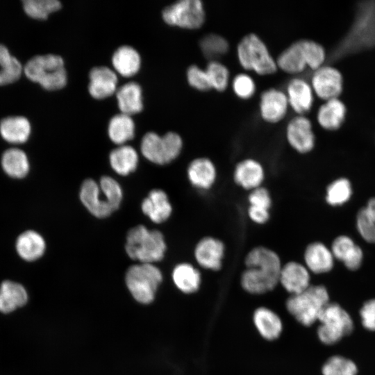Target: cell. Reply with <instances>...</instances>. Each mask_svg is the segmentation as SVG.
Masks as SVG:
<instances>
[{"label":"cell","instance_id":"17","mask_svg":"<svg viewBox=\"0 0 375 375\" xmlns=\"http://www.w3.org/2000/svg\"><path fill=\"white\" fill-rule=\"evenodd\" d=\"M233 178L236 185L251 191L262 186L265 178V168L256 159L244 158L235 166Z\"/></svg>","mask_w":375,"mask_h":375},{"label":"cell","instance_id":"4","mask_svg":"<svg viewBox=\"0 0 375 375\" xmlns=\"http://www.w3.org/2000/svg\"><path fill=\"white\" fill-rule=\"evenodd\" d=\"M236 53L240 66L247 71L266 76L276 73L278 69L276 58L262 39L254 33H248L240 39Z\"/></svg>","mask_w":375,"mask_h":375},{"label":"cell","instance_id":"25","mask_svg":"<svg viewBox=\"0 0 375 375\" xmlns=\"http://www.w3.org/2000/svg\"><path fill=\"white\" fill-rule=\"evenodd\" d=\"M333 258L331 251L319 242L309 244L303 254L305 266L315 274L331 271L333 267Z\"/></svg>","mask_w":375,"mask_h":375},{"label":"cell","instance_id":"42","mask_svg":"<svg viewBox=\"0 0 375 375\" xmlns=\"http://www.w3.org/2000/svg\"><path fill=\"white\" fill-rule=\"evenodd\" d=\"M352 194L349 181L341 178L332 182L326 189V200L331 206H339L347 202Z\"/></svg>","mask_w":375,"mask_h":375},{"label":"cell","instance_id":"33","mask_svg":"<svg viewBox=\"0 0 375 375\" xmlns=\"http://www.w3.org/2000/svg\"><path fill=\"white\" fill-rule=\"evenodd\" d=\"M1 167L4 172L14 178H24L29 172V162L26 154L21 149L11 148L1 156Z\"/></svg>","mask_w":375,"mask_h":375},{"label":"cell","instance_id":"31","mask_svg":"<svg viewBox=\"0 0 375 375\" xmlns=\"http://www.w3.org/2000/svg\"><path fill=\"white\" fill-rule=\"evenodd\" d=\"M118 106L122 113L131 115L142 110V97L140 86L134 82L127 83L116 91Z\"/></svg>","mask_w":375,"mask_h":375},{"label":"cell","instance_id":"19","mask_svg":"<svg viewBox=\"0 0 375 375\" xmlns=\"http://www.w3.org/2000/svg\"><path fill=\"white\" fill-rule=\"evenodd\" d=\"M101 194L99 185L95 181L88 178L83 182L80 190L82 203L96 217L104 218L108 217L113 210Z\"/></svg>","mask_w":375,"mask_h":375},{"label":"cell","instance_id":"21","mask_svg":"<svg viewBox=\"0 0 375 375\" xmlns=\"http://www.w3.org/2000/svg\"><path fill=\"white\" fill-rule=\"evenodd\" d=\"M89 78L88 90L94 99H104L117 90V76L114 71L107 67L92 68Z\"/></svg>","mask_w":375,"mask_h":375},{"label":"cell","instance_id":"10","mask_svg":"<svg viewBox=\"0 0 375 375\" xmlns=\"http://www.w3.org/2000/svg\"><path fill=\"white\" fill-rule=\"evenodd\" d=\"M162 18L171 26L198 29L205 22L206 10L201 0H180L164 8Z\"/></svg>","mask_w":375,"mask_h":375},{"label":"cell","instance_id":"32","mask_svg":"<svg viewBox=\"0 0 375 375\" xmlns=\"http://www.w3.org/2000/svg\"><path fill=\"white\" fill-rule=\"evenodd\" d=\"M140 62L138 52L128 45L119 47L112 58V63L115 70L125 77L135 74L140 67Z\"/></svg>","mask_w":375,"mask_h":375},{"label":"cell","instance_id":"29","mask_svg":"<svg viewBox=\"0 0 375 375\" xmlns=\"http://www.w3.org/2000/svg\"><path fill=\"white\" fill-rule=\"evenodd\" d=\"M29 121L24 117H8L0 122V134L8 142L12 144L24 143L31 134Z\"/></svg>","mask_w":375,"mask_h":375},{"label":"cell","instance_id":"35","mask_svg":"<svg viewBox=\"0 0 375 375\" xmlns=\"http://www.w3.org/2000/svg\"><path fill=\"white\" fill-rule=\"evenodd\" d=\"M135 133L134 122L130 115L120 113L113 116L108 125V135L115 144L122 145L132 140Z\"/></svg>","mask_w":375,"mask_h":375},{"label":"cell","instance_id":"38","mask_svg":"<svg viewBox=\"0 0 375 375\" xmlns=\"http://www.w3.org/2000/svg\"><path fill=\"white\" fill-rule=\"evenodd\" d=\"M200 49L209 60H217L229 50V43L223 36L217 33H208L199 40Z\"/></svg>","mask_w":375,"mask_h":375},{"label":"cell","instance_id":"22","mask_svg":"<svg viewBox=\"0 0 375 375\" xmlns=\"http://www.w3.org/2000/svg\"><path fill=\"white\" fill-rule=\"evenodd\" d=\"M141 208L144 214L156 224L167 220L172 212L168 196L160 189L151 190L143 200Z\"/></svg>","mask_w":375,"mask_h":375},{"label":"cell","instance_id":"3","mask_svg":"<svg viewBox=\"0 0 375 375\" xmlns=\"http://www.w3.org/2000/svg\"><path fill=\"white\" fill-rule=\"evenodd\" d=\"M125 249L131 258L140 263L153 264L163 259L167 244L160 231L138 225L128 232Z\"/></svg>","mask_w":375,"mask_h":375},{"label":"cell","instance_id":"11","mask_svg":"<svg viewBox=\"0 0 375 375\" xmlns=\"http://www.w3.org/2000/svg\"><path fill=\"white\" fill-rule=\"evenodd\" d=\"M310 85L314 94L319 99L324 101L336 99L343 90V77L335 67L323 65L314 71Z\"/></svg>","mask_w":375,"mask_h":375},{"label":"cell","instance_id":"30","mask_svg":"<svg viewBox=\"0 0 375 375\" xmlns=\"http://www.w3.org/2000/svg\"><path fill=\"white\" fill-rule=\"evenodd\" d=\"M278 69L290 74L303 72L307 67L299 40L283 49L276 58Z\"/></svg>","mask_w":375,"mask_h":375},{"label":"cell","instance_id":"46","mask_svg":"<svg viewBox=\"0 0 375 375\" xmlns=\"http://www.w3.org/2000/svg\"><path fill=\"white\" fill-rule=\"evenodd\" d=\"M186 77L188 84L201 92L212 89L208 74L204 69L197 65H191L187 69Z\"/></svg>","mask_w":375,"mask_h":375},{"label":"cell","instance_id":"15","mask_svg":"<svg viewBox=\"0 0 375 375\" xmlns=\"http://www.w3.org/2000/svg\"><path fill=\"white\" fill-rule=\"evenodd\" d=\"M285 92L290 108L297 115H305L311 110L315 94L310 83L305 79L300 77L290 79Z\"/></svg>","mask_w":375,"mask_h":375},{"label":"cell","instance_id":"27","mask_svg":"<svg viewBox=\"0 0 375 375\" xmlns=\"http://www.w3.org/2000/svg\"><path fill=\"white\" fill-rule=\"evenodd\" d=\"M28 293L19 283L6 280L0 285V312L8 314L21 308L28 301Z\"/></svg>","mask_w":375,"mask_h":375},{"label":"cell","instance_id":"44","mask_svg":"<svg viewBox=\"0 0 375 375\" xmlns=\"http://www.w3.org/2000/svg\"><path fill=\"white\" fill-rule=\"evenodd\" d=\"M231 88L234 94L240 99H251L256 90L254 79L247 73H239L231 81Z\"/></svg>","mask_w":375,"mask_h":375},{"label":"cell","instance_id":"28","mask_svg":"<svg viewBox=\"0 0 375 375\" xmlns=\"http://www.w3.org/2000/svg\"><path fill=\"white\" fill-rule=\"evenodd\" d=\"M15 247L18 255L23 260L30 262L42 256L46 249V243L40 233L29 230L18 236Z\"/></svg>","mask_w":375,"mask_h":375},{"label":"cell","instance_id":"23","mask_svg":"<svg viewBox=\"0 0 375 375\" xmlns=\"http://www.w3.org/2000/svg\"><path fill=\"white\" fill-rule=\"evenodd\" d=\"M331 251L333 257L342 262L349 269L356 270L360 267L362 251L349 237H337L332 243Z\"/></svg>","mask_w":375,"mask_h":375},{"label":"cell","instance_id":"8","mask_svg":"<svg viewBox=\"0 0 375 375\" xmlns=\"http://www.w3.org/2000/svg\"><path fill=\"white\" fill-rule=\"evenodd\" d=\"M317 328L319 340L325 344H333L351 333L353 320L348 312L335 303H328L320 312Z\"/></svg>","mask_w":375,"mask_h":375},{"label":"cell","instance_id":"47","mask_svg":"<svg viewBox=\"0 0 375 375\" xmlns=\"http://www.w3.org/2000/svg\"><path fill=\"white\" fill-rule=\"evenodd\" d=\"M249 206L270 210L272 198L269 191L262 185L249 191L247 197Z\"/></svg>","mask_w":375,"mask_h":375},{"label":"cell","instance_id":"6","mask_svg":"<svg viewBox=\"0 0 375 375\" xmlns=\"http://www.w3.org/2000/svg\"><path fill=\"white\" fill-rule=\"evenodd\" d=\"M326 288L323 285H310L304 291L290 295L285 308L294 319L303 326H309L318 320L320 312L329 303Z\"/></svg>","mask_w":375,"mask_h":375},{"label":"cell","instance_id":"2","mask_svg":"<svg viewBox=\"0 0 375 375\" xmlns=\"http://www.w3.org/2000/svg\"><path fill=\"white\" fill-rule=\"evenodd\" d=\"M375 47V1L358 7L352 26L337 48L335 57Z\"/></svg>","mask_w":375,"mask_h":375},{"label":"cell","instance_id":"13","mask_svg":"<svg viewBox=\"0 0 375 375\" xmlns=\"http://www.w3.org/2000/svg\"><path fill=\"white\" fill-rule=\"evenodd\" d=\"M225 252V244L220 239L207 235L196 244L194 257L199 267L215 272L222 267Z\"/></svg>","mask_w":375,"mask_h":375},{"label":"cell","instance_id":"12","mask_svg":"<svg viewBox=\"0 0 375 375\" xmlns=\"http://www.w3.org/2000/svg\"><path fill=\"white\" fill-rule=\"evenodd\" d=\"M285 137L289 145L300 153L312 151L315 136L311 121L306 115H297L288 122Z\"/></svg>","mask_w":375,"mask_h":375},{"label":"cell","instance_id":"41","mask_svg":"<svg viewBox=\"0 0 375 375\" xmlns=\"http://www.w3.org/2000/svg\"><path fill=\"white\" fill-rule=\"evenodd\" d=\"M299 43L308 67L315 71L324 65L326 55L322 44L306 39L299 40Z\"/></svg>","mask_w":375,"mask_h":375},{"label":"cell","instance_id":"39","mask_svg":"<svg viewBox=\"0 0 375 375\" xmlns=\"http://www.w3.org/2000/svg\"><path fill=\"white\" fill-rule=\"evenodd\" d=\"M205 69L212 89L218 92L226 90L230 83V72L224 64L218 60H209Z\"/></svg>","mask_w":375,"mask_h":375},{"label":"cell","instance_id":"37","mask_svg":"<svg viewBox=\"0 0 375 375\" xmlns=\"http://www.w3.org/2000/svg\"><path fill=\"white\" fill-rule=\"evenodd\" d=\"M357 229L368 242L375 243V197L371 198L356 216Z\"/></svg>","mask_w":375,"mask_h":375},{"label":"cell","instance_id":"26","mask_svg":"<svg viewBox=\"0 0 375 375\" xmlns=\"http://www.w3.org/2000/svg\"><path fill=\"white\" fill-rule=\"evenodd\" d=\"M172 277L177 289L187 294L197 292L202 281L199 269L186 262L178 263L174 267Z\"/></svg>","mask_w":375,"mask_h":375},{"label":"cell","instance_id":"48","mask_svg":"<svg viewBox=\"0 0 375 375\" xmlns=\"http://www.w3.org/2000/svg\"><path fill=\"white\" fill-rule=\"evenodd\" d=\"M360 315L363 326L375 331V299L367 301L360 310Z\"/></svg>","mask_w":375,"mask_h":375},{"label":"cell","instance_id":"9","mask_svg":"<svg viewBox=\"0 0 375 375\" xmlns=\"http://www.w3.org/2000/svg\"><path fill=\"white\" fill-rule=\"evenodd\" d=\"M183 145L181 137L175 132H167L162 136L149 132L142 140L141 151L149 161L157 165H166L180 155Z\"/></svg>","mask_w":375,"mask_h":375},{"label":"cell","instance_id":"36","mask_svg":"<svg viewBox=\"0 0 375 375\" xmlns=\"http://www.w3.org/2000/svg\"><path fill=\"white\" fill-rule=\"evenodd\" d=\"M22 71L21 62L11 55L6 47L0 44V85L16 81Z\"/></svg>","mask_w":375,"mask_h":375},{"label":"cell","instance_id":"20","mask_svg":"<svg viewBox=\"0 0 375 375\" xmlns=\"http://www.w3.org/2000/svg\"><path fill=\"white\" fill-rule=\"evenodd\" d=\"M253 322L260 335L268 341L278 339L283 332V324L280 316L265 306L258 307L254 310Z\"/></svg>","mask_w":375,"mask_h":375},{"label":"cell","instance_id":"7","mask_svg":"<svg viewBox=\"0 0 375 375\" xmlns=\"http://www.w3.org/2000/svg\"><path fill=\"white\" fill-rule=\"evenodd\" d=\"M162 281L161 271L151 263L131 266L126 271L125 281L133 297L139 303L148 304L154 299Z\"/></svg>","mask_w":375,"mask_h":375},{"label":"cell","instance_id":"34","mask_svg":"<svg viewBox=\"0 0 375 375\" xmlns=\"http://www.w3.org/2000/svg\"><path fill=\"white\" fill-rule=\"evenodd\" d=\"M109 160L111 167L117 174L126 176L135 170L138 156L132 147L121 145L110 152Z\"/></svg>","mask_w":375,"mask_h":375},{"label":"cell","instance_id":"14","mask_svg":"<svg viewBox=\"0 0 375 375\" xmlns=\"http://www.w3.org/2000/svg\"><path fill=\"white\" fill-rule=\"evenodd\" d=\"M290 108L285 92L278 88H269L260 96L259 113L263 121L276 124L287 115Z\"/></svg>","mask_w":375,"mask_h":375},{"label":"cell","instance_id":"16","mask_svg":"<svg viewBox=\"0 0 375 375\" xmlns=\"http://www.w3.org/2000/svg\"><path fill=\"white\" fill-rule=\"evenodd\" d=\"M187 176L193 188L200 191H208L215 185L217 171L213 161L208 157H197L189 163Z\"/></svg>","mask_w":375,"mask_h":375},{"label":"cell","instance_id":"18","mask_svg":"<svg viewBox=\"0 0 375 375\" xmlns=\"http://www.w3.org/2000/svg\"><path fill=\"white\" fill-rule=\"evenodd\" d=\"M310 271L300 262L291 260L282 265L279 284L290 295L299 294L310 285Z\"/></svg>","mask_w":375,"mask_h":375},{"label":"cell","instance_id":"24","mask_svg":"<svg viewBox=\"0 0 375 375\" xmlns=\"http://www.w3.org/2000/svg\"><path fill=\"white\" fill-rule=\"evenodd\" d=\"M347 107L339 98L325 101L318 109L317 120L319 126L327 131L339 129L345 121Z\"/></svg>","mask_w":375,"mask_h":375},{"label":"cell","instance_id":"40","mask_svg":"<svg viewBox=\"0 0 375 375\" xmlns=\"http://www.w3.org/2000/svg\"><path fill=\"white\" fill-rule=\"evenodd\" d=\"M22 4L24 12L37 19H47L50 13L58 10L62 6L58 0H24Z\"/></svg>","mask_w":375,"mask_h":375},{"label":"cell","instance_id":"5","mask_svg":"<svg viewBox=\"0 0 375 375\" xmlns=\"http://www.w3.org/2000/svg\"><path fill=\"white\" fill-rule=\"evenodd\" d=\"M24 72L28 79L48 90L61 89L67 83L64 61L58 55L35 56L26 63Z\"/></svg>","mask_w":375,"mask_h":375},{"label":"cell","instance_id":"1","mask_svg":"<svg viewBox=\"0 0 375 375\" xmlns=\"http://www.w3.org/2000/svg\"><path fill=\"white\" fill-rule=\"evenodd\" d=\"M245 269L240 276V285L249 294L267 293L279 284L283 264L279 255L265 246L250 249L244 258Z\"/></svg>","mask_w":375,"mask_h":375},{"label":"cell","instance_id":"43","mask_svg":"<svg viewBox=\"0 0 375 375\" xmlns=\"http://www.w3.org/2000/svg\"><path fill=\"white\" fill-rule=\"evenodd\" d=\"M323 375H356V364L351 360L340 356L329 358L322 367Z\"/></svg>","mask_w":375,"mask_h":375},{"label":"cell","instance_id":"49","mask_svg":"<svg viewBox=\"0 0 375 375\" xmlns=\"http://www.w3.org/2000/svg\"><path fill=\"white\" fill-rule=\"evenodd\" d=\"M247 215L250 220L259 225L266 224L270 218V210L249 206Z\"/></svg>","mask_w":375,"mask_h":375},{"label":"cell","instance_id":"45","mask_svg":"<svg viewBox=\"0 0 375 375\" xmlns=\"http://www.w3.org/2000/svg\"><path fill=\"white\" fill-rule=\"evenodd\" d=\"M99 185L113 211L118 209L123 194L118 182L110 176H104L101 178Z\"/></svg>","mask_w":375,"mask_h":375}]
</instances>
